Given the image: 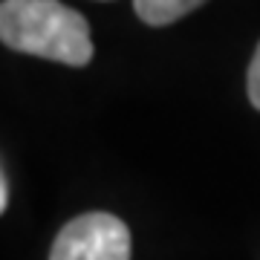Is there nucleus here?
<instances>
[{
	"label": "nucleus",
	"instance_id": "f257e3e1",
	"mask_svg": "<svg viewBox=\"0 0 260 260\" xmlns=\"http://www.w3.org/2000/svg\"><path fill=\"white\" fill-rule=\"evenodd\" d=\"M0 38L15 52L67 67H87L93 61L90 23L61 0H3Z\"/></svg>",
	"mask_w": 260,
	"mask_h": 260
},
{
	"label": "nucleus",
	"instance_id": "f03ea898",
	"mask_svg": "<svg viewBox=\"0 0 260 260\" xmlns=\"http://www.w3.org/2000/svg\"><path fill=\"white\" fill-rule=\"evenodd\" d=\"M49 260H130V232L107 211L81 214L58 232Z\"/></svg>",
	"mask_w": 260,
	"mask_h": 260
},
{
	"label": "nucleus",
	"instance_id": "7ed1b4c3",
	"mask_svg": "<svg viewBox=\"0 0 260 260\" xmlns=\"http://www.w3.org/2000/svg\"><path fill=\"white\" fill-rule=\"evenodd\" d=\"M205 0H133V9L148 26H168L185 18L188 12L200 9Z\"/></svg>",
	"mask_w": 260,
	"mask_h": 260
},
{
	"label": "nucleus",
	"instance_id": "20e7f679",
	"mask_svg": "<svg viewBox=\"0 0 260 260\" xmlns=\"http://www.w3.org/2000/svg\"><path fill=\"white\" fill-rule=\"evenodd\" d=\"M246 87H249V102L260 110V44L254 49V58L249 64V78H246Z\"/></svg>",
	"mask_w": 260,
	"mask_h": 260
},
{
	"label": "nucleus",
	"instance_id": "39448f33",
	"mask_svg": "<svg viewBox=\"0 0 260 260\" xmlns=\"http://www.w3.org/2000/svg\"><path fill=\"white\" fill-rule=\"evenodd\" d=\"M9 208V179H6V174L0 177V211H6Z\"/></svg>",
	"mask_w": 260,
	"mask_h": 260
}]
</instances>
